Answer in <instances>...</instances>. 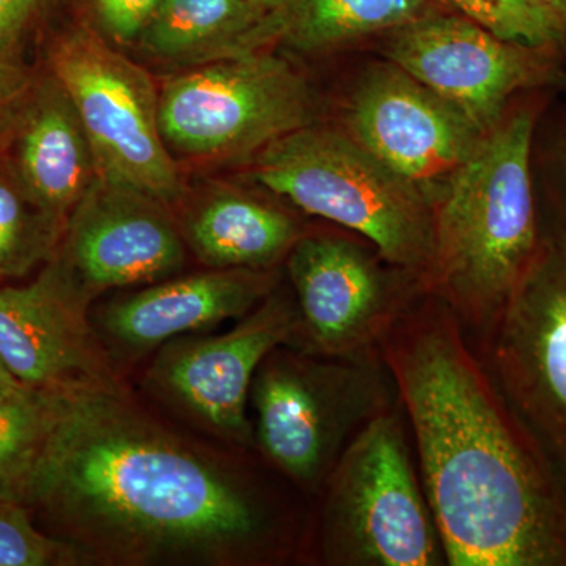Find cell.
I'll use <instances>...</instances> for the list:
<instances>
[{
    "mask_svg": "<svg viewBox=\"0 0 566 566\" xmlns=\"http://www.w3.org/2000/svg\"><path fill=\"white\" fill-rule=\"evenodd\" d=\"M55 0H0V41L22 40Z\"/></svg>",
    "mask_w": 566,
    "mask_h": 566,
    "instance_id": "cell-28",
    "label": "cell"
},
{
    "mask_svg": "<svg viewBox=\"0 0 566 566\" xmlns=\"http://www.w3.org/2000/svg\"><path fill=\"white\" fill-rule=\"evenodd\" d=\"M315 122V96L292 63L262 51L193 66L159 91V125L174 158L259 155Z\"/></svg>",
    "mask_w": 566,
    "mask_h": 566,
    "instance_id": "cell-7",
    "label": "cell"
},
{
    "mask_svg": "<svg viewBox=\"0 0 566 566\" xmlns=\"http://www.w3.org/2000/svg\"><path fill=\"white\" fill-rule=\"evenodd\" d=\"M63 229L22 191L0 178V275H22L48 259Z\"/></svg>",
    "mask_w": 566,
    "mask_h": 566,
    "instance_id": "cell-22",
    "label": "cell"
},
{
    "mask_svg": "<svg viewBox=\"0 0 566 566\" xmlns=\"http://www.w3.org/2000/svg\"><path fill=\"white\" fill-rule=\"evenodd\" d=\"M531 167L542 232L566 230V109L546 126L536 122Z\"/></svg>",
    "mask_w": 566,
    "mask_h": 566,
    "instance_id": "cell-24",
    "label": "cell"
},
{
    "mask_svg": "<svg viewBox=\"0 0 566 566\" xmlns=\"http://www.w3.org/2000/svg\"><path fill=\"white\" fill-rule=\"evenodd\" d=\"M17 385H20V382L17 381V379L11 376L10 371L7 370L6 365L0 363V392L2 390L10 389V387H14Z\"/></svg>",
    "mask_w": 566,
    "mask_h": 566,
    "instance_id": "cell-30",
    "label": "cell"
},
{
    "mask_svg": "<svg viewBox=\"0 0 566 566\" xmlns=\"http://www.w3.org/2000/svg\"><path fill=\"white\" fill-rule=\"evenodd\" d=\"M441 9L433 0H283V43L303 52L337 50L386 35Z\"/></svg>",
    "mask_w": 566,
    "mask_h": 566,
    "instance_id": "cell-20",
    "label": "cell"
},
{
    "mask_svg": "<svg viewBox=\"0 0 566 566\" xmlns=\"http://www.w3.org/2000/svg\"><path fill=\"white\" fill-rule=\"evenodd\" d=\"M88 303L59 260L29 285L0 286V363L20 385L50 392L122 390L88 322Z\"/></svg>",
    "mask_w": 566,
    "mask_h": 566,
    "instance_id": "cell-13",
    "label": "cell"
},
{
    "mask_svg": "<svg viewBox=\"0 0 566 566\" xmlns=\"http://www.w3.org/2000/svg\"><path fill=\"white\" fill-rule=\"evenodd\" d=\"M386 61L465 112L483 132L523 93L566 80V50L501 39L444 9L382 35Z\"/></svg>",
    "mask_w": 566,
    "mask_h": 566,
    "instance_id": "cell-11",
    "label": "cell"
},
{
    "mask_svg": "<svg viewBox=\"0 0 566 566\" xmlns=\"http://www.w3.org/2000/svg\"><path fill=\"white\" fill-rule=\"evenodd\" d=\"M164 0H87L91 25L107 41L136 43Z\"/></svg>",
    "mask_w": 566,
    "mask_h": 566,
    "instance_id": "cell-27",
    "label": "cell"
},
{
    "mask_svg": "<svg viewBox=\"0 0 566 566\" xmlns=\"http://www.w3.org/2000/svg\"><path fill=\"white\" fill-rule=\"evenodd\" d=\"M436 6L476 22L501 39L566 50V32L527 0H433Z\"/></svg>",
    "mask_w": 566,
    "mask_h": 566,
    "instance_id": "cell-23",
    "label": "cell"
},
{
    "mask_svg": "<svg viewBox=\"0 0 566 566\" xmlns=\"http://www.w3.org/2000/svg\"><path fill=\"white\" fill-rule=\"evenodd\" d=\"M346 128L433 207L486 134L455 104L390 62L370 66L357 81Z\"/></svg>",
    "mask_w": 566,
    "mask_h": 566,
    "instance_id": "cell-12",
    "label": "cell"
},
{
    "mask_svg": "<svg viewBox=\"0 0 566 566\" xmlns=\"http://www.w3.org/2000/svg\"><path fill=\"white\" fill-rule=\"evenodd\" d=\"M543 92L513 99L434 205L430 293L476 340L493 326L542 243L531 148L545 111Z\"/></svg>",
    "mask_w": 566,
    "mask_h": 566,
    "instance_id": "cell-3",
    "label": "cell"
},
{
    "mask_svg": "<svg viewBox=\"0 0 566 566\" xmlns=\"http://www.w3.org/2000/svg\"><path fill=\"white\" fill-rule=\"evenodd\" d=\"M381 353L323 356L282 345L253 378V438L266 460L303 490L319 493L356 434L397 403Z\"/></svg>",
    "mask_w": 566,
    "mask_h": 566,
    "instance_id": "cell-5",
    "label": "cell"
},
{
    "mask_svg": "<svg viewBox=\"0 0 566 566\" xmlns=\"http://www.w3.org/2000/svg\"><path fill=\"white\" fill-rule=\"evenodd\" d=\"M297 327L294 300L274 290L226 334L170 342L151 367V382L216 433L249 444L253 378L268 354L293 345Z\"/></svg>",
    "mask_w": 566,
    "mask_h": 566,
    "instance_id": "cell-14",
    "label": "cell"
},
{
    "mask_svg": "<svg viewBox=\"0 0 566 566\" xmlns=\"http://www.w3.org/2000/svg\"><path fill=\"white\" fill-rule=\"evenodd\" d=\"M277 286L274 270H212L114 301L98 319L117 352L142 354L182 334L251 314Z\"/></svg>",
    "mask_w": 566,
    "mask_h": 566,
    "instance_id": "cell-16",
    "label": "cell"
},
{
    "mask_svg": "<svg viewBox=\"0 0 566 566\" xmlns=\"http://www.w3.org/2000/svg\"><path fill=\"white\" fill-rule=\"evenodd\" d=\"M527 2L553 18L566 32V0H527Z\"/></svg>",
    "mask_w": 566,
    "mask_h": 566,
    "instance_id": "cell-29",
    "label": "cell"
},
{
    "mask_svg": "<svg viewBox=\"0 0 566 566\" xmlns=\"http://www.w3.org/2000/svg\"><path fill=\"white\" fill-rule=\"evenodd\" d=\"M50 63L87 132L98 177L167 207L180 202L185 186L164 144L159 91L150 74L91 24L62 33Z\"/></svg>",
    "mask_w": 566,
    "mask_h": 566,
    "instance_id": "cell-8",
    "label": "cell"
},
{
    "mask_svg": "<svg viewBox=\"0 0 566 566\" xmlns=\"http://www.w3.org/2000/svg\"><path fill=\"white\" fill-rule=\"evenodd\" d=\"M253 2L259 3V6L264 7V9L279 11V13H281L283 0H253Z\"/></svg>",
    "mask_w": 566,
    "mask_h": 566,
    "instance_id": "cell-31",
    "label": "cell"
},
{
    "mask_svg": "<svg viewBox=\"0 0 566 566\" xmlns=\"http://www.w3.org/2000/svg\"><path fill=\"white\" fill-rule=\"evenodd\" d=\"M253 175L307 214L365 238L430 293L433 203L348 132L311 123L263 148Z\"/></svg>",
    "mask_w": 566,
    "mask_h": 566,
    "instance_id": "cell-4",
    "label": "cell"
},
{
    "mask_svg": "<svg viewBox=\"0 0 566 566\" xmlns=\"http://www.w3.org/2000/svg\"><path fill=\"white\" fill-rule=\"evenodd\" d=\"M54 394L17 385L0 392V497L13 501L54 416Z\"/></svg>",
    "mask_w": 566,
    "mask_h": 566,
    "instance_id": "cell-21",
    "label": "cell"
},
{
    "mask_svg": "<svg viewBox=\"0 0 566 566\" xmlns=\"http://www.w3.org/2000/svg\"><path fill=\"white\" fill-rule=\"evenodd\" d=\"M452 566H566V479L428 293L379 346Z\"/></svg>",
    "mask_w": 566,
    "mask_h": 566,
    "instance_id": "cell-1",
    "label": "cell"
},
{
    "mask_svg": "<svg viewBox=\"0 0 566 566\" xmlns=\"http://www.w3.org/2000/svg\"><path fill=\"white\" fill-rule=\"evenodd\" d=\"M185 259V238L167 205L98 177L66 219L59 262L92 300L169 279Z\"/></svg>",
    "mask_w": 566,
    "mask_h": 566,
    "instance_id": "cell-15",
    "label": "cell"
},
{
    "mask_svg": "<svg viewBox=\"0 0 566 566\" xmlns=\"http://www.w3.org/2000/svg\"><path fill=\"white\" fill-rule=\"evenodd\" d=\"M282 35L281 13L253 0H164L136 43L156 61L193 69L268 51Z\"/></svg>",
    "mask_w": 566,
    "mask_h": 566,
    "instance_id": "cell-18",
    "label": "cell"
},
{
    "mask_svg": "<svg viewBox=\"0 0 566 566\" xmlns=\"http://www.w3.org/2000/svg\"><path fill=\"white\" fill-rule=\"evenodd\" d=\"M181 234L212 270H274L305 232L283 208L226 188L186 211Z\"/></svg>",
    "mask_w": 566,
    "mask_h": 566,
    "instance_id": "cell-19",
    "label": "cell"
},
{
    "mask_svg": "<svg viewBox=\"0 0 566 566\" xmlns=\"http://www.w3.org/2000/svg\"><path fill=\"white\" fill-rule=\"evenodd\" d=\"M80 558V551L65 539L33 526L24 505L0 497V566L65 565Z\"/></svg>",
    "mask_w": 566,
    "mask_h": 566,
    "instance_id": "cell-25",
    "label": "cell"
},
{
    "mask_svg": "<svg viewBox=\"0 0 566 566\" xmlns=\"http://www.w3.org/2000/svg\"><path fill=\"white\" fill-rule=\"evenodd\" d=\"M475 349L566 479V230H543L534 262Z\"/></svg>",
    "mask_w": 566,
    "mask_h": 566,
    "instance_id": "cell-9",
    "label": "cell"
},
{
    "mask_svg": "<svg viewBox=\"0 0 566 566\" xmlns=\"http://www.w3.org/2000/svg\"><path fill=\"white\" fill-rule=\"evenodd\" d=\"M11 145L22 191L65 229L70 212L98 178V170L80 114L51 71L40 77Z\"/></svg>",
    "mask_w": 566,
    "mask_h": 566,
    "instance_id": "cell-17",
    "label": "cell"
},
{
    "mask_svg": "<svg viewBox=\"0 0 566 566\" xmlns=\"http://www.w3.org/2000/svg\"><path fill=\"white\" fill-rule=\"evenodd\" d=\"M285 262L300 315L292 346L323 356L379 354L395 324L428 294L417 275L345 234L305 233Z\"/></svg>",
    "mask_w": 566,
    "mask_h": 566,
    "instance_id": "cell-10",
    "label": "cell"
},
{
    "mask_svg": "<svg viewBox=\"0 0 566 566\" xmlns=\"http://www.w3.org/2000/svg\"><path fill=\"white\" fill-rule=\"evenodd\" d=\"M395 403L365 424L319 493V554L334 566L447 565L444 546Z\"/></svg>",
    "mask_w": 566,
    "mask_h": 566,
    "instance_id": "cell-6",
    "label": "cell"
},
{
    "mask_svg": "<svg viewBox=\"0 0 566 566\" xmlns=\"http://www.w3.org/2000/svg\"><path fill=\"white\" fill-rule=\"evenodd\" d=\"M21 41H0V151L13 144L40 80L25 62Z\"/></svg>",
    "mask_w": 566,
    "mask_h": 566,
    "instance_id": "cell-26",
    "label": "cell"
},
{
    "mask_svg": "<svg viewBox=\"0 0 566 566\" xmlns=\"http://www.w3.org/2000/svg\"><path fill=\"white\" fill-rule=\"evenodd\" d=\"M13 501L50 517L80 553L134 564L241 560L270 539L259 499L123 390L54 394L50 433Z\"/></svg>",
    "mask_w": 566,
    "mask_h": 566,
    "instance_id": "cell-2",
    "label": "cell"
}]
</instances>
